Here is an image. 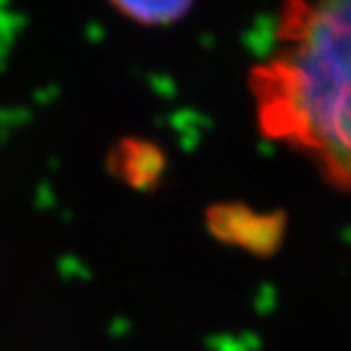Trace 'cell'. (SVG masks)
Wrapping results in <instances>:
<instances>
[{
    "label": "cell",
    "mask_w": 351,
    "mask_h": 351,
    "mask_svg": "<svg viewBox=\"0 0 351 351\" xmlns=\"http://www.w3.org/2000/svg\"><path fill=\"white\" fill-rule=\"evenodd\" d=\"M275 40L247 72L258 132L351 182V0H284Z\"/></svg>",
    "instance_id": "obj_1"
},
{
    "label": "cell",
    "mask_w": 351,
    "mask_h": 351,
    "mask_svg": "<svg viewBox=\"0 0 351 351\" xmlns=\"http://www.w3.org/2000/svg\"><path fill=\"white\" fill-rule=\"evenodd\" d=\"M208 231L222 243L241 247L254 256H271L286 235V214L263 212L241 202L216 204L206 212Z\"/></svg>",
    "instance_id": "obj_2"
},
{
    "label": "cell",
    "mask_w": 351,
    "mask_h": 351,
    "mask_svg": "<svg viewBox=\"0 0 351 351\" xmlns=\"http://www.w3.org/2000/svg\"><path fill=\"white\" fill-rule=\"evenodd\" d=\"M106 167L112 178L138 193H150L159 186L167 169V157L161 144L142 136H123L106 155Z\"/></svg>",
    "instance_id": "obj_3"
},
{
    "label": "cell",
    "mask_w": 351,
    "mask_h": 351,
    "mask_svg": "<svg viewBox=\"0 0 351 351\" xmlns=\"http://www.w3.org/2000/svg\"><path fill=\"white\" fill-rule=\"evenodd\" d=\"M106 5L140 28H167L182 21L197 0H106Z\"/></svg>",
    "instance_id": "obj_4"
}]
</instances>
